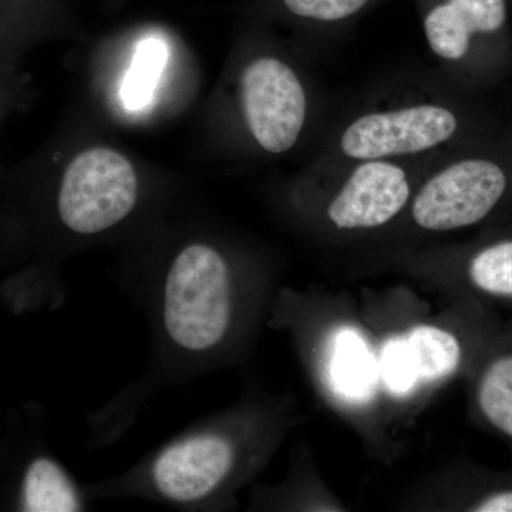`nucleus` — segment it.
<instances>
[{
    "label": "nucleus",
    "instance_id": "7ed1b4c3",
    "mask_svg": "<svg viewBox=\"0 0 512 512\" xmlns=\"http://www.w3.org/2000/svg\"><path fill=\"white\" fill-rule=\"evenodd\" d=\"M241 99L245 121L259 147L284 154L298 143L308 99L288 63L271 56L252 60L242 73Z\"/></svg>",
    "mask_w": 512,
    "mask_h": 512
},
{
    "label": "nucleus",
    "instance_id": "9b49d317",
    "mask_svg": "<svg viewBox=\"0 0 512 512\" xmlns=\"http://www.w3.org/2000/svg\"><path fill=\"white\" fill-rule=\"evenodd\" d=\"M46 29L43 0H0V63L15 64Z\"/></svg>",
    "mask_w": 512,
    "mask_h": 512
},
{
    "label": "nucleus",
    "instance_id": "1a4fd4ad",
    "mask_svg": "<svg viewBox=\"0 0 512 512\" xmlns=\"http://www.w3.org/2000/svg\"><path fill=\"white\" fill-rule=\"evenodd\" d=\"M423 28L440 59H463L477 35L498 32L507 20V0H423Z\"/></svg>",
    "mask_w": 512,
    "mask_h": 512
},
{
    "label": "nucleus",
    "instance_id": "f03ea898",
    "mask_svg": "<svg viewBox=\"0 0 512 512\" xmlns=\"http://www.w3.org/2000/svg\"><path fill=\"white\" fill-rule=\"evenodd\" d=\"M138 191L136 168L124 154L111 147H90L63 170L56 194L57 217L73 234H101L133 212Z\"/></svg>",
    "mask_w": 512,
    "mask_h": 512
},
{
    "label": "nucleus",
    "instance_id": "9d476101",
    "mask_svg": "<svg viewBox=\"0 0 512 512\" xmlns=\"http://www.w3.org/2000/svg\"><path fill=\"white\" fill-rule=\"evenodd\" d=\"M82 507V495L59 463L37 458L30 464L22 484L23 511L72 512Z\"/></svg>",
    "mask_w": 512,
    "mask_h": 512
},
{
    "label": "nucleus",
    "instance_id": "a211bd4d",
    "mask_svg": "<svg viewBox=\"0 0 512 512\" xmlns=\"http://www.w3.org/2000/svg\"><path fill=\"white\" fill-rule=\"evenodd\" d=\"M478 512H512V491L490 495L474 508Z\"/></svg>",
    "mask_w": 512,
    "mask_h": 512
},
{
    "label": "nucleus",
    "instance_id": "f257e3e1",
    "mask_svg": "<svg viewBox=\"0 0 512 512\" xmlns=\"http://www.w3.org/2000/svg\"><path fill=\"white\" fill-rule=\"evenodd\" d=\"M232 309L227 259L205 242L185 245L161 286V329L171 348L190 357L217 349L231 328Z\"/></svg>",
    "mask_w": 512,
    "mask_h": 512
},
{
    "label": "nucleus",
    "instance_id": "6e6552de",
    "mask_svg": "<svg viewBox=\"0 0 512 512\" xmlns=\"http://www.w3.org/2000/svg\"><path fill=\"white\" fill-rule=\"evenodd\" d=\"M461 346L456 336L436 326H416L393 340L383 353V373L394 392H407L417 382H437L456 372Z\"/></svg>",
    "mask_w": 512,
    "mask_h": 512
},
{
    "label": "nucleus",
    "instance_id": "4468645a",
    "mask_svg": "<svg viewBox=\"0 0 512 512\" xmlns=\"http://www.w3.org/2000/svg\"><path fill=\"white\" fill-rule=\"evenodd\" d=\"M468 272L473 284L481 291L512 296V241L500 242L478 252Z\"/></svg>",
    "mask_w": 512,
    "mask_h": 512
},
{
    "label": "nucleus",
    "instance_id": "f3484780",
    "mask_svg": "<svg viewBox=\"0 0 512 512\" xmlns=\"http://www.w3.org/2000/svg\"><path fill=\"white\" fill-rule=\"evenodd\" d=\"M25 82L16 73L15 64L0 63V121L18 106Z\"/></svg>",
    "mask_w": 512,
    "mask_h": 512
},
{
    "label": "nucleus",
    "instance_id": "39448f33",
    "mask_svg": "<svg viewBox=\"0 0 512 512\" xmlns=\"http://www.w3.org/2000/svg\"><path fill=\"white\" fill-rule=\"evenodd\" d=\"M456 114L437 104L375 111L349 124L340 150L350 160H389L433 150L456 134Z\"/></svg>",
    "mask_w": 512,
    "mask_h": 512
},
{
    "label": "nucleus",
    "instance_id": "423d86ee",
    "mask_svg": "<svg viewBox=\"0 0 512 512\" xmlns=\"http://www.w3.org/2000/svg\"><path fill=\"white\" fill-rule=\"evenodd\" d=\"M235 460L237 450L228 437L198 431L158 451L148 468V481L165 500L194 505L217 493Z\"/></svg>",
    "mask_w": 512,
    "mask_h": 512
},
{
    "label": "nucleus",
    "instance_id": "f8f14e48",
    "mask_svg": "<svg viewBox=\"0 0 512 512\" xmlns=\"http://www.w3.org/2000/svg\"><path fill=\"white\" fill-rule=\"evenodd\" d=\"M167 59V43L160 36H146L138 42L133 62L120 87L126 109L141 111L153 103Z\"/></svg>",
    "mask_w": 512,
    "mask_h": 512
},
{
    "label": "nucleus",
    "instance_id": "dca6fc26",
    "mask_svg": "<svg viewBox=\"0 0 512 512\" xmlns=\"http://www.w3.org/2000/svg\"><path fill=\"white\" fill-rule=\"evenodd\" d=\"M369 363L359 340L340 338L335 353V376L340 387L348 392H362L366 389Z\"/></svg>",
    "mask_w": 512,
    "mask_h": 512
},
{
    "label": "nucleus",
    "instance_id": "2eb2a0df",
    "mask_svg": "<svg viewBox=\"0 0 512 512\" xmlns=\"http://www.w3.org/2000/svg\"><path fill=\"white\" fill-rule=\"evenodd\" d=\"M293 18L319 25H338L365 12L376 0H279Z\"/></svg>",
    "mask_w": 512,
    "mask_h": 512
},
{
    "label": "nucleus",
    "instance_id": "ddd939ff",
    "mask_svg": "<svg viewBox=\"0 0 512 512\" xmlns=\"http://www.w3.org/2000/svg\"><path fill=\"white\" fill-rule=\"evenodd\" d=\"M478 404L487 420L512 439V356L488 367L478 386Z\"/></svg>",
    "mask_w": 512,
    "mask_h": 512
},
{
    "label": "nucleus",
    "instance_id": "20e7f679",
    "mask_svg": "<svg viewBox=\"0 0 512 512\" xmlns=\"http://www.w3.org/2000/svg\"><path fill=\"white\" fill-rule=\"evenodd\" d=\"M507 188L503 168L483 158L447 165L424 183L413 201L416 224L427 231H453L484 220Z\"/></svg>",
    "mask_w": 512,
    "mask_h": 512
},
{
    "label": "nucleus",
    "instance_id": "0eeeda50",
    "mask_svg": "<svg viewBox=\"0 0 512 512\" xmlns=\"http://www.w3.org/2000/svg\"><path fill=\"white\" fill-rule=\"evenodd\" d=\"M409 200V177L400 165L387 160L362 161L330 202L329 220L339 229L382 227Z\"/></svg>",
    "mask_w": 512,
    "mask_h": 512
}]
</instances>
